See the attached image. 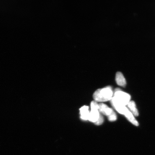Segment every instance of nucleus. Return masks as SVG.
<instances>
[{
    "label": "nucleus",
    "instance_id": "f257e3e1",
    "mask_svg": "<svg viewBox=\"0 0 155 155\" xmlns=\"http://www.w3.org/2000/svg\"><path fill=\"white\" fill-rule=\"evenodd\" d=\"M131 96L127 93L124 92L119 88H116L111 100L114 107L117 106H126L130 101Z\"/></svg>",
    "mask_w": 155,
    "mask_h": 155
},
{
    "label": "nucleus",
    "instance_id": "f03ea898",
    "mask_svg": "<svg viewBox=\"0 0 155 155\" xmlns=\"http://www.w3.org/2000/svg\"><path fill=\"white\" fill-rule=\"evenodd\" d=\"M113 95L112 87L107 86L96 90L93 94V98L96 102H104L111 101Z\"/></svg>",
    "mask_w": 155,
    "mask_h": 155
},
{
    "label": "nucleus",
    "instance_id": "7ed1b4c3",
    "mask_svg": "<svg viewBox=\"0 0 155 155\" xmlns=\"http://www.w3.org/2000/svg\"><path fill=\"white\" fill-rule=\"evenodd\" d=\"M91 111L88 118V120L95 123L100 117V112L99 111V105L95 101H93L91 104Z\"/></svg>",
    "mask_w": 155,
    "mask_h": 155
},
{
    "label": "nucleus",
    "instance_id": "20e7f679",
    "mask_svg": "<svg viewBox=\"0 0 155 155\" xmlns=\"http://www.w3.org/2000/svg\"><path fill=\"white\" fill-rule=\"evenodd\" d=\"M98 105L99 111L104 115L107 116L108 118L115 113L112 108L108 107L105 104L100 103L98 104Z\"/></svg>",
    "mask_w": 155,
    "mask_h": 155
},
{
    "label": "nucleus",
    "instance_id": "39448f33",
    "mask_svg": "<svg viewBox=\"0 0 155 155\" xmlns=\"http://www.w3.org/2000/svg\"><path fill=\"white\" fill-rule=\"evenodd\" d=\"M116 81L117 84L119 86L125 87L127 84L125 77L121 72H117L116 73Z\"/></svg>",
    "mask_w": 155,
    "mask_h": 155
},
{
    "label": "nucleus",
    "instance_id": "423d86ee",
    "mask_svg": "<svg viewBox=\"0 0 155 155\" xmlns=\"http://www.w3.org/2000/svg\"><path fill=\"white\" fill-rule=\"evenodd\" d=\"M124 115L127 119L134 125L137 126L139 125V123L135 119L134 116L132 114L128 108H127L126 110Z\"/></svg>",
    "mask_w": 155,
    "mask_h": 155
},
{
    "label": "nucleus",
    "instance_id": "0eeeda50",
    "mask_svg": "<svg viewBox=\"0 0 155 155\" xmlns=\"http://www.w3.org/2000/svg\"><path fill=\"white\" fill-rule=\"evenodd\" d=\"M81 118L84 120H88L90 111L89 110V107L84 106L81 107L80 109Z\"/></svg>",
    "mask_w": 155,
    "mask_h": 155
},
{
    "label": "nucleus",
    "instance_id": "6e6552de",
    "mask_svg": "<svg viewBox=\"0 0 155 155\" xmlns=\"http://www.w3.org/2000/svg\"><path fill=\"white\" fill-rule=\"evenodd\" d=\"M128 107L130 111L131 112L134 116H137L139 115L138 111L136 107V106L135 102L131 101L129 102L127 104Z\"/></svg>",
    "mask_w": 155,
    "mask_h": 155
},
{
    "label": "nucleus",
    "instance_id": "1a4fd4ad",
    "mask_svg": "<svg viewBox=\"0 0 155 155\" xmlns=\"http://www.w3.org/2000/svg\"><path fill=\"white\" fill-rule=\"evenodd\" d=\"M104 121V119L103 116L101 115L100 114V117L99 118L98 120L95 123H94L95 124L97 125H100L102 124Z\"/></svg>",
    "mask_w": 155,
    "mask_h": 155
}]
</instances>
